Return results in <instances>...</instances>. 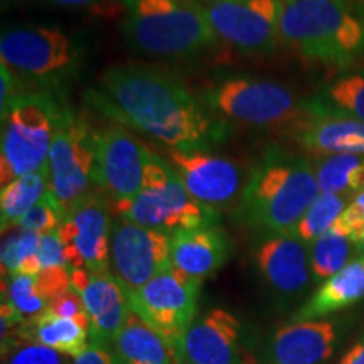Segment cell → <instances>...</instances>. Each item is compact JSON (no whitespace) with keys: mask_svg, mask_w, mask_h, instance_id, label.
<instances>
[{"mask_svg":"<svg viewBox=\"0 0 364 364\" xmlns=\"http://www.w3.org/2000/svg\"><path fill=\"white\" fill-rule=\"evenodd\" d=\"M91 107L118 124L144 132L169 149L209 150L230 127L198 102L174 76L140 65H115L86 95Z\"/></svg>","mask_w":364,"mask_h":364,"instance_id":"1","label":"cell"},{"mask_svg":"<svg viewBox=\"0 0 364 364\" xmlns=\"http://www.w3.org/2000/svg\"><path fill=\"white\" fill-rule=\"evenodd\" d=\"M346 198L339 194H318L311 204L302 220L299 221L294 235L304 243L312 245L314 241L326 235L344 213Z\"/></svg>","mask_w":364,"mask_h":364,"instance_id":"27","label":"cell"},{"mask_svg":"<svg viewBox=\"0 0 364 364\" xmlns=\"http://www.w3.org/2000/svg\"><path fill=\"white\" fill-rule=\"evenodd\" d=\"M65 245L70 270L85 268L91 273L110 272L112 220L107 199L90 193L68 213L58 230Z\"/></svg>","mask_w":364,"mask_h":364,"instance_id":"13","label":"cell"},{"mask_svg":"<svg viewBox=\"0 0 364 364\" xmlns=\"http://www.w3.org/2000/svg\"><path fill=\"white\" fill-rule=\"evenodd\" d=\"M359 154H332L322 156L316 162V177L321 194L349 196V177L363 162Z\"/></svg>","mask_w":364,"mask_h":364,"instance_id":"29","label":"cell"},{"mask_svg":"<svg viewBox=\"0 0 364 364\" xmlns=\"http://www.w3.org/2000/svg\"><path fill=\"white\" fill-rule=\"evenodd\" d=\"M289 130L304 149L316 156H364V120L334 110L316 95L304 102L302 113Z\"/></svg>","mask_w":364,"mask_h":364,"instance_id":"15","label":"cell"},{"mask_svg":"<svg viewBox=\"0 0 364 364\" xmlns=\"http://www.w3.org/2000/svg\"><path fill=\"white\" fill-rule=\"evenodd\" d=\"M353 245L348 231L338 220L326 235H322L311 245L312 280L317 284H324L326 280L343 270L349 263Z\"/></svg>","mask_w":364,"mask_h":364,"instance_id":"26","label":"cell"},{"mask_svg":"<svg viewBox=\"0 0 364 364\" xmlns=\"http://www.w3.org/2000/svg\"><path fill=\"white\" fill-rule=\"evenodd\" d=\"M36 282L41 295L51 304L54 299L71 289V270L70 267L44 268L36 275Z\"/></svg>","mask_w":364,"mask_h":364,"instance_id":"34","label":"cell"},{"mask_svg":"<svg viewBox=\"0 0 364 364\" xmlns=\"http://www.w3.org/2000/svg\"><path fill=\"white\" fill-rule=\"evenodd\" d=\"M172 267L171 233L122 220L112 225L110 268L127 295Z\"/></svg>","mask_w":364,"mask_h":364,"instance_id":"12","label":"cell"},{"mask_svg":"<svg viewBox=\"0 0 364 364\" xmlns=\"http://www.w3.org/2000/svg\"><path fill=\"white\" fill-rule=\"evenodd\" d=\"M7 302H11L26 321L38 317L49 306L48 300L39 292L36 275H24V273L11 275L7 284Z\"/></svg>","mask_w":364,"mask_h":364,"instance_id":"30","label":"cell"},{"mask_svg":"<svg viewBox=\"0 0 364 364\" xmlns=\"http://www.w3.org/2000/svg\"><path fill=\"white\" fill-rule=\"evenodd\" d=\"M203 2H208V4H215V2H220V0H203Z\"/></svg>","mask_w":364,"mask_h":364,"instance_id":"41","label":"cell"},{"mask_svg":"<svg viewBox=\"0 0 364 364\" xmlns=\"http://www.w3.org/2000/svg\"><path fill=\"white\" fill-rule=\"evenodd\" d=\"M316 97L344 115L364 120V73L339 76L327 83Z\"/></svg>","mask_w":364,"mask_h":364,"instance_id":"28","label":"cell"},{"mask_svg":"<svg viewBox=\"0 0 364 364\" xmlns=\"http://www.w3.org/2000/svg\"><path fill=\"white\" fill-rule=\"evenodd\" d=\"M46 167L49 193L66 213L90 194L95 184V130L75 112L61 110Z\"/></svg>","mask_w":364,"mask_h":364,"instance_id":"9","label":"cell"},{"mask_svg":"<svg viewBox=\"0 0 364 364\" xmlns=\"http://www.w3.org/2000/svg\"><path fill=\"white\" fill-rule=\"evenodd\" d=\"M19 341L39 343L61 354L78 358L88 348L90 326L75 318H65L46 309L38 317L26 321L17 332Z\"/></svg>","mask_w":364,"mask_h":364,"instance_id":"23","label":"cell"},{"mask_svg":"<svg viewBox=\"0 0 364 364\" xmlns=\"http://www.w3.org/2000/svg\"><path fill=\"white\" fill-rule=\"evenodd\" d=\"M331 321H304L282 326L272 336L263 364H326L338 344Z\"/></svg>","mask_w":364,"mask_h":364,"instance_id":"19","label":"cell"},{"mask_svg":"<svg viewBox=\"0 0 364 364\" xmlns=\"http://www.w3.org/2000/svg\"><path fill=\"white\" fill-rule=\"evenodd\" d=\"M49 191L48 167L38 172H31L4 186L0 194V221L2 233L17 226L24 215L33 209Z\"/></svg>","mask_w":364,"mask_h":364,"instance_id":"25","label":"cell"},{"mask_svg":"<svg viewBox=\"0 0 364 364\" xmlns=\"http://www.w3.org/2000/svg\"><path fill=\"white\" fill-rule=\"evenodd\" d=\"M230 257V240L218 225L188 228L171 233V263L191 279L215 275Z\"/></svg>","mask_w":364,"mask_h":364,"instance_id":"20","label":"cell"},{"mask_svg":"<svg viewBox=\"0 0 364 364\" xmlns=\"http://www.w3.org/2000/svg\"><path fill=\"white\" fill-rule=\"evenodd\" d=\"M7 231V238H4L2 241V272L4 275H6V272L9 275H16L19 272L22 262L38 255L41 235L22 231L17 226Z\"/></svg>","mask_w":364,"mask_h":364,"instance_id":"31","label":"cell"},{"mask_svg":"<svg viewBox=\"0 0 364 364\" xmlns=\"http://www.w3.org/2000/svg\"><path fill=\"white\" fill-rule=\"evenodd\" d=\"M120 29L136 51L191 58L218 43L204 6L196 0H124Z\"/></svg>","mask_w":364,"mask_h":364,"instance_id":"4","label":"cell"},{"mask_svg":"<svg viewBox=\"0 0 364 364\" xmlns=\"http://www.w3.org/2000/svg\"><path fill=\"white\" fill-rule=\"evenodd\" d=\"M61 110L44 93H21L12 100L2 113V188L46 167Z\"/></svg>","mask_w":364,"mask_h":364,"instance_id":"6","label":"cell"},{"mask_svg":"<svg viewBox=\"0 0 364 364\" xmlns=\"http://www.w3.org/2000/svg\"><path fill=\"white\" fill-rule=\"evenodd\" d=\"M38 255H39L41 267H43V270L44 268L68 267L66 255H65V245H63L61 238H59L58 231L41 236Z\"/></svg>","mask_w":364,"mask_h":364,"instance_id":"37","label":"cell"},{"mask_svg":"<svg viewBox=\"0 0 364 364\" xmlns=\"http://www.w3.org/2000/svg\"><path fill=\"white\" fill-rule=\"evenodd\" d=\"M318 194L311 161L270 149L250 171L240 194L238 220L265 235L294 233Z\"/></svg>","mask_w":364,"mask_h":364,"instance_id":"2","label":"cell"},{"mask_svg":"<svg viewBox=\"0 0 364 364\" xmlns=\"http://www.w3.org/2000/svg\"><path fill=\"white\" fill-rule=\"evenodd\" d=\"M243 326L216 307L191 324L181 341L176 364H248L243 359Z\"/></svg>","mask_w":364,"mask_h":364,"instance_id":"17","label":"cell"},{"mask_svg":"<svg viewBox=\"0 0 364 364\" xmlns=\"http://www.w3.org/2000/svg\"><path fill=\"white\" fill-rule=\"evenodd\" d=\"M48 309L59 317L75 318V321H80V322H83V324L90 326V317H88V312H86V309H85L83 297H81V294L76 292L73 287L68 290V292L59 295L58 299H54L53 302L48 306Z\"/></svg>","mask_w":364,"mask_h":364,"instance_id":"35","label":"cell"},{"mask_svg":"<svg viewBox=\"0 0 364 364\" xmlns=\"http://www.w3.org/2000/svg\"><path fill=\"white\" fill-rule=\"evenodd\" d=\"M68 9H83L100 16H120L124 14V0H44Z\"/></svg>","mask_w":364,"mask_h":364,"instance_id":"38","label":"cell"},{"mask_svg":"<svg viewBox=\"0 0 364 364\" xmlns=\"http://www.w3.org/2000/svg\"><path fill=\"white\" fill-rule=\"evenodd\" d=\"M66 218L68 213L48 191V194L27 215L21 218L17 228H21L22 231H31V233L43 236L58 231Z\"/></svg>","mask_w":364,"mask_h":364,"instance_id":"32","label":"cell"},{"mask_svg":"<svg viewBox=\"0 0 364 364\" xmlns=\"http://www.w3.org/2000/svg\"><path fill=\"white\" fill-rule=\"evenodd\" d=\"M174 171L196 201L213 209L230 204L243 191L241 171L230 159L209 150H169Z\"/></svg>","mask_w":364,"mask_h":364,"instance_id":"16","label":"cell"},{"mask_svg":"<svg viewBox=\"0 0 364 364\" xmlns=\"http://www.w3.org/2000/svg\"><path fill=\"white\" fill-rule=\"evenodd\" d=\"M201 284L169 267L129 295L130 311L166 339L174 356L194 322Z\"/></svg>","mask_w":364,"mask_h":364,"instance_id":"10","label":"cell"},{"mask_svg":"<svg viewBox=\"0 0 364 364\" xmlns=\"http://www.w3.org/2000/svg\"><path fill=\"white\" fill-rule=\"evenodd\" d=\"M83 48L61 27H9L0 38V63L41 86L61 85L81 66Z\"/></svg>","mask_w":364,"mask_h":364,"instance_id":"7","label":"cell"},{"mask_svg":"<svg viewBox=\"0 0 364 364\" xmlns=\"http://www.w3.org/2000/svg\"><path fill=\"white\" fill-rule=\"evenodd\" d=\"M113 348L118 364H176L166 339L134 312L113 339Z\"/></svg>","mask_w":364,"mask_h":364,"instance_id":"24","label":"cell"},{"mask_svg":"<svg viewBox=\"0 0 364 364\" xmlns=\"http://www.w3.org/2000/svg\"><path fill=\"white\" fill-rule=\"evenodd\" d=\"M4 364H63L61 353L39 343H19L2 353Z\"/></svg>","mask_w":364,"mask_h":364,"instance_id":"33","label":"cell"},{"mask_svg":"<svg viewBox=\"0 0 364 364\" xmlns=\"http://www.w3.org/2000/svg\"><path fill=\"white\" fill-rule=\"evenodd\" d=\"M364 299V257L354 258L339 273L326 280L295 314L292 322L316 321Z\"/></svg>","mask_w":364,"mask_h":364,"instance_id":"22","label":"cell"},{"mask_svg":"<svg viewBox=\"0 0 364 364\" xmlns=\"http://www.w3.org/2000/svg\"><path fill=\"white\" fill-rule=\"evenodd\" d=\"M117 364H118V361H117Z\"/></svg>","mask_w":364,"mask_h":364,"instance_id":"42","label":"cell"},{"mask_svg":"<svg viewBox=\"0 0 364 364\" xmlns=\"http://www.w3.org/2000/svg\"><path fill=\"white\" fill-rule=\"evenodd\" d=\"M147 154L149 149L120 127L95 130V184L113 203L134 199L144 186Z\"/></svg>","mask_w":364,"mask_h":364,"instance_id":"14","label":"cell"},{"mask_svg":"<svg viewBox=\"0 0 364 364\" xmlns=\"http://www.w3.org/2000/svg\"><path fill=\"white\" fill-rule=\"evenodd\" d=\"M80 294L90 317V341L110 348L132 312L129 295L112 272H90Z\"/></svg>","mask_w":364,"mask_h":364,"instance_id":"21","label":"cell"},{"mask_svg":"<svg viewBox=\"0 0 364 364\" xmlns=\"http://www.w3.org/2000/svg\"><path fill=\"white\" fill-rule=\"evenodd\" d=\"M203 103L216 115L255 127L294 124L304 107L287 86L248 76L218 81L204 91Z\"/></svg>","mask_w":364,"mask_h":364,"instance_id":"8","label":"cell"},{"mask_svg":"<svg viewBox=\"0 0 364 364\" xmlns=\"http://www.w3.org/2000/svg\"><path fill=\"white\" fill-rule=\"evenodd\" d=\"M339 364H364V334L356 344L346 353V356L341 359Z\"/></svg>","mask_w":364,"mask_h":364,"instance_id":"40","label":"cell"},{"mask_svg":"<svg viewBox=\"0 0 364 364\" xmlns=\"http://www.w3.org/2000/svg\"><path fill=\"white\" fill-rule=\"evenodd\" d=\"M73 364H117V358L115 353H112L110 348H107V346L90 343L85 353L75 358Z\"/></svg>","mask_w":364,"mask_h":364,"instance_id":"39","label":"cell"},{"mask_svg":"<svg viewBox=\"0 0 364 364\" xmlns=\"http://www.w3.org/2000/svg\"><path fill=\"white\" fill-rule=\"evenodd\" d=\"M255 260L263 280L280 297H299L311 284V250L294 233L263 236Z\"/></svg>","mask_w":364,"mask_h":364,"instance_id":"18","label":"cell"},{"mask_svg":"<svg viewBox=\"0 0 364 364\" xmlns=\"http://www.w3.org/2000/svg\"><path fill=\"white\" fill-rule=\"evenodd\" d=\"M204 12L218 39L240 53H272L282 41V0H220Z\"/></svg>","mask_w":364,"mask_h":364,"instance_id":"11","label":"cell"},{"mask_svg":"<svg viewBox=\"0 0 364 364\" xmlns=\"http://www.w3.org/2000/svg\"><path fill=\"white\" fill-rule=\"evenodd\" d=\"M122 220L174 233L188 228L218 225L216 209L196 201L174 167L149 149L144 186L129 201L113 203Z\"/></svg>","mask_w":364,"mask_h":364,"instance_id":"5","label":"cell"},{"mask_svg":"<svg viewBox=\"0 0 364 364\" xmlns=\"http://www.w3.org/2000/svg\"><path fill=\"white\" fill-rule=\"evenodd\" d=\"M339 223L344 226L349 238L358 247L364 240V191L354 196L353 203L341 215Z\"/></svg>","mask_w":364,"mask_h":364,"instance_id":"36","label":"cell"},{"mask_svg":"<svg viewBox=\"0 0 364 364\" xmlns=\"http://www.w3.org/2000/svg\"><path fill=\"white\" fill-rule=\"evenodd\" d=\"M280 39L312 61L348 66L364 51V11L353 0H282Z\"/></svg>","mask_w":364,"mask_h":364,"instance_id":"3","label":"cell"}]
</instances>
